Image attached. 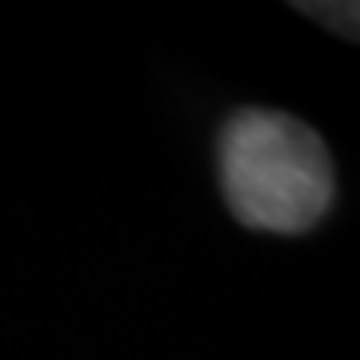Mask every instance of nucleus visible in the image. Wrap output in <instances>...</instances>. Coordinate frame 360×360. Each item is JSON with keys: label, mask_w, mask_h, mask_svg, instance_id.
<instances>
[{"label": "nucleus", "mask_w": 360, "mask_h": 360, "mask_svg": "<svg viewBox=\"0 0 360 360\" xmlns=\"http://www.w3.org/2000/svg\"><path fill=\"white\" fill-rule=\"evenodd\" d=\"M220 180L248 229L304 232L333 205V160L321 136L288 112L245 108L220 136Z\"/></svg>", "instance_id": "f257e3e1"}]
</instances>
